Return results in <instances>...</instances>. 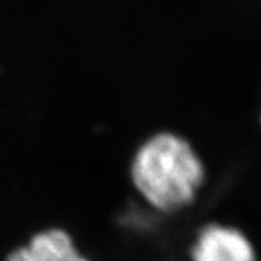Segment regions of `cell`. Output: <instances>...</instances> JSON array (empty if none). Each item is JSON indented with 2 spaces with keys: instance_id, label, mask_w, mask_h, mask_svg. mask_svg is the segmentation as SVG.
I'll return each mask as SVG.
<instances>
[{
  "instance_id": "cell-2",
  "label": "cell",
  "mask_w": 261,
  "mask_h": 261,
  "mask_svg": "<svg viewBox=\"0 0 261 261\" xmlns=\"http://www.w3.org/2000/svg\"><path fill=\"white\" fill-rule=\"evenodd\" d=\"M192 261H256V255L244 233L213 223L200 231Z\"/></svg>"
},
{
  "instance_id": "cell-1",
  "label": "cell",
  "mask_w": 261,
  "mask_h": 261,
  "mask_svg": "<svg viewBox=\"0 0 261 261\" xmlns=\"http://www.w3.org/2000/svg\"><path fill=\"white\" fill-rule=\"evenodd\" d=\"M130 179L154 210L175 213L194 201L204 167L188 140L159 133L139 146L130 162Z\"/></svg>"
},
{
  "instance_id": "cell-3",
  "label": "cell",
  "mask_w": 261,
  "mask_h": 261,
  "mask_svg": "<svg viewBox=\"0 0 261 261\" xmlns=\"http://www.w3.org/2000/svg\"><path fill=\"white\" fill-rule=\"evenodd\" d=\"M5 261H88L63 228H46L30 238L25 246L8 253Z\"/></svg>"
}]
</instances>
